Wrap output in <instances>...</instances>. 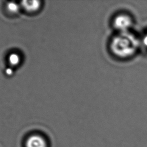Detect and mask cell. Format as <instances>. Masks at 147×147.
I'll list each match as a JSON object with an SVG mask.
<instances>
[{
	"label": "cell",
	"instance_id": "6",
	"mask_svg": "<svg viewBox=\"0 0 147 147\" xmlns=\"http://www.w3.org/2000/svg\"><path fill=\"white\" fill-rule=\"evenodd\" d=\"M6 7L7 11L10 14H13L17 13L20 10V9H21L20 5H18V3L14 2H7Z\"/></svg>",
	"mask_w": 147,
	"mask_h": 147
},
{
	"label": "cell",
	"instance_id": "4",
	"mask_svg": "<svg viewBox=\"0 0 147 147\" xmlns=\"http://www.w3.org/2000/svg\"><path fill=\"white\" fill-rule=\"evenodd\" d=\"M26 147H47L45 139L38 135L30 136L26 140Z\"/></svg>",
	"mask_w": 147,
	"mask_h": 147
},
{
	"label": "cell",
	"instance_id": "8",
	"mask_svg": "<svg viewBox=\"0 0 147 147\" xmlns=\"http://www.w3.org/2000/svg\"><path fill=\"white\" fill-rule=\"evenodd\" d=\"M12 72H13V69H12L11 68H7L6 70V74L10 75V74H12Z\"/></svg>",
	"mask_w": 147,
	"mask_h": 147
},
{
	"label": "cell",
	"instance_id": "3",
	"mask_svg": "<svg viewBox=\"0 0 147 147\" xmlns=\"http://www.w3.org/2000/svg\"><path fill=\"white\" fill-rule=\"evenodd\" d=\"M21 9L28 14H35L37 13L42 6L40 1H24L20 3Z\"/></svg>",
	"mask_w": 147,
	"mask_h": 147
},
{
	"label": "cell",
	"instance_id": "5",
	"mask_svg": "<svg viewBox=\"0 0 147 147\" xmlns=\"http://www.w3.org/2000/svg\"><path fill=\"white\" fill-rule=\"evenodd\" d=\"M21 61L20 55L16 52L11 53L8 57V62L11 67L17 66Z\"/></svg>",
	"mask_w": 147,
	"mask_h": 147
},
{
	"label": "cell",
	"instance_id": "2",
	"mask_svg": "<svg viewBox=\"0 0 147 147\" xmlns=\"http://www.w3.org/2000/svg\"><path fill=\"white\" fill-rule=\"evenodd\" d=\"M133 24L132 18L127 14H121L117 15L113 20L114 28L119 32H129Z\"/></svg>",
	"mask_w": 147,
	"mask_h": 147
},
{
	"label": "cell",
	"instance_id": "7",
	"mask_svg": "<svg viewBox=\"0 0 147 147\" xmlns=\"http://www.w3.org/2000/svg\"><path fill=\"white\" fill-rule=\"evenodd\" d=\"M142 42H143V44L147 48V33L143 37V38H142Z\"/></svg>",
	"mask_w": 147,
	"mask_h": 147
},
{
	"label": "cell",
	"instance_id": "1",
	"mask_svg": "<svg viewBox=\"0 0 147 147\" xmlns=\"http://www.w3.org/2000/svg\"><path fill=\"white\" fill-rule=\"evenodd\" d=\"M110 48L116 56L127 58L136 53L139 48V41L129 32H119L112 38Z\"/></svg>",
	"mask_w": 147,
	"mask_h": 147
}]
</instances>
